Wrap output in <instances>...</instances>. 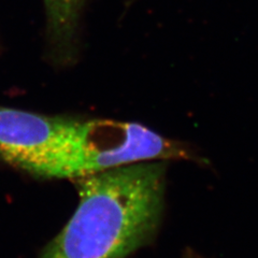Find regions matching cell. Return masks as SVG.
I'll list each match as a JSON object with an SVG mask.
<instances>
[{
  "label": "cell",
  "instance_id": "6da1fadb",
  "mask_svg": "<svg viewBox=\"0 0 258 258\" xmlns=\"http://www.w3.org/2000/svg\"><path fill=\"white\" fill-rule=\"evenodd\" d=\"M167 161L80 177L79 205L38 258H126L154 239L165 209Z\"/></svg>",
  "mask_w": 258,
  "mask_h": 258
},
{
  "label": "cell",
  "instance_id": "7a4b0ae2",
  "mask_svg": "<svg viewBox=\"0 0 258 258\" xmlns=\"http://www.w3.org/2000/svg\"><path fill=\"white\" fill-rule=\"evenodd\" d=\"M151 160L208 161L188 144L166 138L135 122L74 117L66 135L30 174L75 181Z\"/></svg>",
  "mask_w": 258,
  "mask_h": 258
},
{
  "label": "cell",
  "instance_id": "3957f363",
  "mask_svg": "<svg viewBox=\"0 0 258 258\" xmlns=\"http://www.w3.org/2000/svg\"><path fill=\"white\" fill-rule=\"evenodd\" d=\"M72 120L0 106V163L31 173L63 138Z\"/></svg>",
  "mask_w": 258,
  "mask_h": 258
},
{
  "label": "cell",
  "instance_id": "277c9868",
  "mask_svg": "<svg viewBox=\"0 0 258 258\" xmlns=\"http://www.w3.org/2000/svg\"><path fill=\"white\" fill-rule=\"evenodd\" d=\"M46 41L50 58L68 66L77 58L80 24L86 0H43Z\"/></svg>",
  "mask_w": 258,
  "mask_h": 258
},
{
  "label": "cell",
  "instance_id": "5b68a950",
  "mask_svg": "<svg viewBox=\"0 0 258 258\" xmlns=\"http://www.w3.org/2000/svg\"><path fill=\"white\" fill-rule=\"evenodd\" d=\"M182 258H205V257L200 256L196 252H194L192 249H187V251L183 254Z\"/></svg>",
  "mask_w": 258,
  "mask_h": 258
}]
</instances>
